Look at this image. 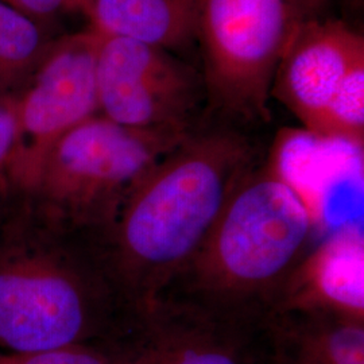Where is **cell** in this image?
Segmentation results:
<instances>
[{
    "instance_id": "obj_2",
    "label": "cell",
    "mask_w": 364,
    "mask_h": 364,
    "mask_svg": "<svg viewBox=\"0 0 364 364\" xmlns=\"http://www.w3.org/2000/svg\"><path fill=\"white\" fill-rule=\"evenodd\" d=\"M0 231V347L46 351L124 338L142 314L119 285L103 243L36 212Z\"/></svg>"
},
{
    "instance_id": "obj_3",
    "label": "cell",
    "mask_w": 364,
    "mask_h": 364,
    "mask_svg": "<svg viewBox=\"0 0 364 364\" xmlns=\"http://www.w3.org/2000/svg\"><path fill=\"white\" fill-rule=\"evenodd\" d=\"M314 227L312 208L272 147L159 297L272 314L312 251Z\"/></svg>"
},
{
    "instance_id": "obj_14",
    "label": "cell",
    "mask_w": 364,
    "mask_h": 364,
    "mask_svg": "<svg viewBox=\"0 0 364 364\" xmlns=\"http://www.w3.org/2000/svg\"><path fill=\"white\" fill-rule=\"evenodd\" d=\"M139 328L124 338L46 351L0 353V364H131Z\"/></svg>"
},
{
    "instance_id": "obj_9",
    "label": "cell",
    "mask_w": 364,
    "mask_h": 364,
    "mask_svg": "<svg viewBox=\"0 0 364 364\" xmlns=\"http://www.w3.org/2000/svg\"><path fill=\"white\" fill-rule=\"evenodd\" d=\"M270 316L159 297L142 316L131 364H269Z\"/></svg>"
},
{
    "instance_id": "obj_12",
    "label": "cell",
    "mask_w": 364,
    "mask_h": 364,
    "mask_svg": "<svg viewBox=\"0 0 364 364\" xmlns=\"http://www.w3.org/2000/svg\"><path fill=\"white\" fill-rule=\"evenodd\" d=\"M201 0H87L91 27L178 50L196 41Z\"/></svg>"
},
{
    "instance_id": "obj_13",
    "label": "cell",
    "mask_w": 364,
    "mask_h": 364,
    "mask_svg": "<svg viewBox=\"0 0 364 364\" xmlns=\"http://www.w3.org/2000/svg\"><path fill=\"white\" fill-rule=\"evenodd\" d=\"M55 30L0 0V95H16L52 46Z\"/></svg>"
},
{
    "instance_id": "obj_16",
    "label": "cell",
    "mask_w": 364,
    "mask_h": 364,
    "mask_svg": "<svg viewBox=\"0 0 364 364\" xmlns=\"http://www.w3.org/2000/svg\"><path fill=\"white\" fill-rule=\"evenodd\" d=\"M33 16L41 23L55 30V22L61 15L87 11V0H4Z\"/></svg>"
},
{
    "instance_id": "obj_1",
    "label": "cell",
    "mask_w": 364,
    "mask_h": 364,
    "mask_svg": "<svg viewBox=\"0 0 364 364\" xmlns=\"http://www.w3.org/2000/svg\"><path fill=\"white\" fill-rule=\"evenodd\" d=\"M266 154L251 129L204 117L146 173L103 240L117 282L138 312L195 257Z\"/></svg>"
},
{
    "instance_id": "obj_11",
    "label": "cell",
    "mask_w": 364,
    "mask_h": 364,
    "mask_svg": "<svg viewBox=\"0 0 364 364\" xmlns=\"http://www.w3.org/2000/svg\"><path fill=\"white\" fill-rule=\"evenodd\" d=\"M269 364H364V318L317 306L275 311Z\"/></svg>"
},
{
    "instance_id": "obj_8",
    "label": "cell",
    "mask_w": 364,
    "mask_h": 364,
    "mask_svg": "<svg viewBox=\"0 0 364 364\" xmlns=\"http://www.w3.org/2000/svg\"><path fill=\"white\" fill-rule=\"evenodd\" d=\"M100 34L87 30L61 36L16 93L19 150L15 189L28 193L39 165L65 132L99 112L96 60Z\"/></svg>"
},
{
    "instance_id": "obj_6",
    "label": "cell",
    "mask_w": 364,
    "mask_h": 364,
    "mask_svg": "<svg viewBox=\"0 0 364 364\" xmlns=\"http://www.w3.org/2000/svg\"><path fill=\"white\" fill-rule=\"evenodd\" d=\"M272 97L308 134L363 151V37L340 21L302 19L277 68Z\"/></svg>"
},
{
    "instance_id": "obj_17",
    "label": "cell",
    "mask_w": 364,
    "mask_h": 364,
    "mask_svg": "<svg viewBox=\"0 0 364 364\" xmlns=\"http://www.w3.org/2000/svg\"><path fill=\"white\" fill-rule=\"evenodd\" d=\"M291 4L296 7L304 18H314L328 0H290Z\"/></svg>"
},
{
    "instance_id": "obj_5",
    "label": "cell",
    "mask_w": 364,
    "mask_h": 364,
    "mask_svg": "<svg viewBox=\"0 0 364 364\" xmlns=\"http://www.w3.org/2000/svg\"><path fill=\"white\" fill-rule=\"evenodd\" d=\"M302 19L290 0H201L205 117L247 129L270 122L274 76Z\"/></svg>"
},
{
    "instance_id": "obj_4",
    "label": "cell",
    "mask_w": 364,
    "mask_h": 364,
    "mask_svg": "<svg viewBox=\"0 0 364 364\" xmlns=\"http://www.w3.org/2000/svg\"><path fill=\"white\" fill-rule=\"evenodd\" d=\"M192 130L135 129L96 114L52 144L27 195L46 220L105 240L146 173Z\"/></svg>"
},
{
    "instance_id": "obj_7",
    "label": "cell",
    "mask_w": 364,
    "mask_h": 364,
    "mask_svg": "<svg viewBox=\"0 0 364 364\" xmlns=\"http://www.w3.org/2000/svg\"><path fill=\"white\" fill-rule=\"evenodd\" d=\"M96 88L99 112L135 129L192 130L207 111L203 75L139 39L100 34Z\"/></svg>"
},
{
    "instance_id": "obj_10",
    "label": "cell",
    "mask_w": 364,
    "mask_h": 364,
    "mask_svg": "<svg viewBox=\"0 0 364 364\" xmlns=\"http://www.w3.org/2000/svg\"><path fill=\"white\" fill-rule=\"evenodd\" d=\"M364 240L344 227L312 248L293 274L279 309L317 306L364 318Z\"/></svg>"
},
{
    "instance_id": "obj_15",
    "label": "cell",
    "mask_w": 364,
    "mask_h": 364,
    "mask_svg": "<svg viewBox=\"0 0 364 364\" xmlns=\"http://www.w3.org/2000/svg\"><path fill=\"white\" fill-rule=\"evenodd\" d=\"M19 150L16 95H0V207L15 189L14 169Z\"/></svg>"
}]
</instances>
